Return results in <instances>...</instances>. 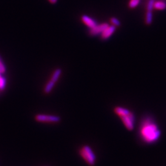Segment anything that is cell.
<instances>
[{"mask_svg": "<svg viewBox=\"0 0 166 166\" xmlns=\"http://www.w3.org/2000/svg\"><path fill=\"white\" fill-rule=\"evenodd\" d=\"M35 119L41 122L57 123L60 121V117L56 115H47L39 114L35 116Z\"/></svg>", "mask_w": 166, "mask_h": 166, "instance_id": "277c9868", "label": "cell"}, {"mask_svg": "<svg viewBox=\"0 0 166 166\" xmlns=\"http://www.w3.org/2000/svg\"><path fill=\"white\" fill-rule=\"evenodd\" d=\"M140 2L141 0H130L128 4V6L131 9L135 8L140 4Z\"/></svg>", "mask_w": 166, "mask_h": 166, "instance_id": "7c38bea8", "label": "cell"}, {"mask_svg": "<svg viewBox=\"0 0 166 166\" xmlns=\"http://www.w3.org/2000/svg\"><path fill=\"white\" fill-rule=\"evenodd\" d=\"M1 74H2V73H1V71H0V76H1Z\"/></svg>", "mask_w": 166, "mask_h": 166, "instance_id": "ac0fdd59", "label": "cell"}, {"mask_svg": "<svg viewBox=\"0 0 166 166\" xmlns=\"http://www.w3.org/2000/svg\"><path fill=\"white\" fill-rule=\"evenodd\" d=\"M155 0H148L146 5V11H153L154 9V3Z\"/></svg>", "mask_w": 166, "mask_h": 166, "instance_id": "5bb4252c", "label": "cell"}, {"mask_svg": "<svg viewBox=\"0 0 166 166\" xmlns=\"http://www.w3.org/2000/svg\"><path fill=\"white\" fill-rule=\"evenodd\" d=\"M153 11H146L145 18V23L146 25H150L153 22Z\"/></svg>", "mask_w": 166, "mask_h": 166, "instance_id": "30bf717a", "label": "cell"}, {"mask_svg": "<svg viewBox=\"0 0 166 166\" xmlns=\"http://www.w3.org/2000/svg\"><path fill=\"white\" fill-rule=\"evenodd\" d=\"M62 70L60 68H57L55 70V71H54L52 76H51V81H52L54 83H56L58 80L59 79L61 74H62Z\"/></svg>", "mask_w": 166, "mask_h": 166, "instance_id": "ba28073f", "label": "cell"}, {"mask_svg": "<svg viewBox=\"0 0 166 166\" xmlns=\"http://www.w3.org/2000/svg\"><path fill=\"white\" fill-rule=\"evenodd\" d=\"M154 9L163 11L166 9V2L164 1H156L154 3Z\"/></svg>", "mask_w": 166, "mask_h": 166, "instance_id": "9c48e42d", "label": "cell"}, {"mask_svg": "<svg viewBox=\"0 0 166 166\" xmlns=\"http://www.w3.org/2000/svg\"><path fill=\"white\" fill-rule=\"evenodd\" d=\"M161 134V131L151 117L146 116L142 120L140 135L145 142L151 143L156 142L160 137Z\"/></svg>", "mask_w": 166, "mask_h": 166, "instance_id": "6da1fadb", "label": "cell"}, {"mask_svg": "<svg viewBox=\"0 0 166 166\" xmlns=\"http://www.w3.org/2000/svg\"><path fill=\"white\" fill-rule=\"evenodd\" d=\"M6 87V79L2 76H0V89L3 90Z\"/></svg>", "mask_w": 166, "mask_h": 166, "instance_id": "9a60e30c", "label": "cell"}, {"mask_svg": "<svg viewBox=\"0 0 166 166\" xmlns=\"http://www.w3.org/2000/svg\"><path fill=\"white\" fill-rule=\"evenodd\" d=\"M114 113L118 116L122 121L123 124L129 131L134 129L135 116L134 114L128 108L122 106H116L114 108Z\"/></svg>", "mask_w": 166, "mask_h": 166, "instance_id": "7a4b0ae2", "label": "cell"}, {"mask_svg": "<svg viewBox=\"0 0 166 166\" xmlns=\"http://www.w3.org/2000/svg\"><path fill=\"white\" fill-rule=\"evenodd\" d=\"M116 30V27L113 25H108L105 30L102 32V33L100 35V38L103 41H105L108 39L115 32Z\"/></svg>", "mask_w": 166, "mask_h": 166, "instance_id": "8992f818", "label": "cell"}, {"mask_svg": "<svg viewBox=\"0 0 166 166\" xmlns=\"http://www.w3.org/2000/svg\"><path fill=\"white\" fill-rule=\"evenodd\" d=\"M81 20L83 23H84L87 27L89 28V29L93 28L97 24V22L96 20L93 19L91 17L85 14L81 16Z\"/></svg>", "mask_w": 166, "mask_h": 166, "instance_id": "52a82bcc", "label": "cell"}, {"mask_svg": "<svg viewBox=\"0 0 166 166\" xmlns=\"http://www.w3.org/2000/svg\"><path fill=\"white\" fill-rule=\"evenodd\" d=\"M56 83L53 82L52 81H51V80L47 83L45 88V92L46 94H49L53 89V88L55 86Z\"/></svg>", "mask_w": 166, "mask_h": 166, "instance_id": "8fae6325", "label": "cell"}, {"mask_svg": "<svg viewBox=\"0 0 166 166\" xmlns=\"http://www.w3.org/2000/svg\"><path fill=\"white\" fill-rule=\"evenodd\" d=\"M110 21L111 25L115 26L116 28L117 27H119L121 26V23L120 20L118 19H117V18H116L114 17H111L110 19Z\"/></svg>", "mask_w": 166, "mask_h": 166, "instance_id": "4fadbf2b", "label": "cell"}, {"mask_svg": "<svg viewBox=\"0 0 166 166\" xmlns=\"http://www.w3.org/2000/svg\"><path fill=\"white\" fill-rule=\"evenodd\" d=\"M108 25V23L106 22L99 24L97 23L93 28L89 29L88 33L91 36H97L98 35H100Z\"/></svg>", "mask_w": 166, "mask_h": 166, "instance_id": "5b68a950", "label": "cell"}, {"mask_svg": "<svg viewBox=\"0 0 166 166\" xmlns=\"http://www.w3.org/2000/svg\"><path fill=\"white\" fill-rule=\"evenodd\" d=\"M48 1H49V2L50 3L54 5V4L57 3V2L58 0H48Z\"/></svg>", "mask_w": 166, "mask_h": 166, "instance_id": "e0dca14e", "label": "cell"}, {"mask_svg": "<svg viewBox=\"0 0 166 166\" xmlns=\"http://www.w3.org/2000/svg\"><path fill=\"white\" fill-rule=\"evenodd\" d=\"M0 71H1L2 73H4L6 71L5 65L3 62L2 61V59L1 57H0Z\"/></svg>", "mask_w": 166, "mask_h": 166, "instance_id": "2e32d148", "label": "cell"}, {"mask_svg": "<svg viewBox=\"0 0 166 166\" xmlns=\"http://www.w3.org/2000/svg\"><path fill=\"white\" fill-rule=\"evenodd\" d=\"M79 154L89 165H94L95 164L96 156L90 146L85 145L82 147L79 150Z\"/></svg>", "mask_w": 166, "mask_h": 166, "instance_id": "3957f363", "label": "cell"}]
</instances>
